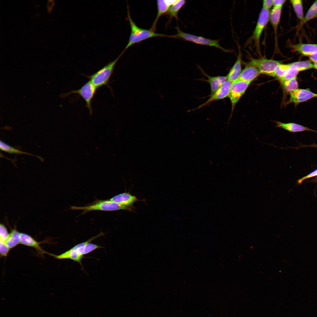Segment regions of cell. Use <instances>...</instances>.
Wrapping results in <instances>:
<instances>
[{"label":"cell","instance_id":"cell-1","mask_svg":"<svg viewBox=\"0 0 317 317\" xmlns=\"http://www.w3.org/2000/svg\"><path fill=\"white\" fill-rule=\"evenodd\" d=\"M104 234L102 232L92 237L86 241L80 243L69 250L59 255H55L50 253L49 255L58 259H70L79 263L83 269V267L81 261L84 256L87 254L97 249L103 248L101 246L91 242L95 239L99 237L103 236Z\"/></svg>","mask_w":317,"mask_h":317},{"label":"cell","instance_id":"cell-2","mask_svg":"<svg viewBox=\"0 0 317 317\" xmlns=\"http://www.w3.org/2000/svg\"><path fill=\"white\" fill-rule=\"evenodd\" d=\"M127 15L131 28V33L128 43L122 51L124 53L127 49L132 45L139 43L149 38L156 37H171V35L156 33L150 29H143L138 26L133 21L131 17L128 6Z\"/></svg>","mask_w":317,"mask_h":317},{"label":"cell","instance_id":"cell-3","mask_svg":"<svg viewBox=\"0 0 317 317\" xmlns=\"http://www.w3.org/2000/svg\"><path fill=\"white\" fill-rule=\"evenodd\" d=\"M134 207L126 206L117 203L110 200H97L86 206L82 207L72 206L70 208L73 210H82V214L92 210H99L112 211L121 210L132 211Z\"/></svg>","mask_w":317,"mask_h":317},{"label":"cell","instance_id":"cell-4","mask_svg":"<svg viewBox=\"0 0 317 317\" xmlns=\"http://www.w3.org/2000/svg\"><path fill=\"white\" fill-rule=\"evenodd\" d=\"M123 54L122 53L115 60L110 62L93 74L86 76L97 89L104 85L110 88L108 85L109 81L116 63Z\"/></svg>","mask_w":317,"mask_h":317},{"label":"cell","instance_id":"cell-5","mask_svg":"<svg viewBox=\"0 0 317 317\" xmlns=\"http://www.w3.org/2000/svg\"><path fill=\"white\" fill-rule=\"evenodd\" d=\"M269 10L262 8L259 14L258 20L253 33L249 42H253L257 53L261 55L260 39L262 33L269 20Z\"/></svg>","mask_w":317,"mask_h":317},{"label":"cell","instance_id":"cell-6","mask_svg":"<svg viewBox=\"0 0 317 317\" xmlns=\"http://www.w3.org/2000/svg\"><path fill=\"white\" fill-rule=\"evenodd\" d=\"M177 31L176 34L171 35V38H180L188 41L198 44L214 47L221 49L225 52L230 51L222 47L219 44V40H214L206 38L191 34L187 33L181 31L178 26L175 27Z\"/></svg>","mask_w":317,"mask_h":317},{"label":"cell","instance_id":"cell-7","mask_svg":"<svg viewBox=\"0 0 317 317\" xmlns=\"http://www.w3.org/2000/svg\"><path fill=\"white\" fill-rule=\"evenodd\" d=\"M97 88L90 80L86 82L79 89L73 90L62 96L63 97H66L72 94H77L84 99L86 102V106L89 111L90 115L92 112L91 102L95 94Z\"/></svg>","mask_w":317,"mask_h":317},{"label":"cell","instance_id":"cell-8","mask_svg":"<svg viewBox=\"0 0 317 317\" xmlns=\"http://www.w3.org/2000/svg\"><path fill=\"white\" fill-rule=\"evenodd\" d=\"M280 63L279 61L262 57L251 58L248 64L256 67L261 74L272 76L276 68Z\"/></svg>","mask_w":317,"mask_h":317},{"label":"cell","instance_id":"cell-9","mask_svg":"<svg viewBox=\"0 0 317 317\" xmlns=\"http://www.w3.org/2000/svg\"><path fill=\"white\" fill-rule=\"evenodd\" d=\"M250 83L236 80L232 82L228 95L232 104V111L236 103L245 92Z\"/></svg>","mask_w":317,"mask_h":317},{"label":"cell","instance_id":"cell-10","mask_svg":"<svg viewBox=\"0 0 317 317\" xmlns=\"http://www.w3.org/2000/svg\"><path fill=\"white\" fill-rule=\"evenodd\" d=\"M20 244L34 248L38 254L42 257L45 253L49 254V253L44 250L40 246L42 243H50L48 239L38 242L29 235L24 233H20Z\"/></svg>","mask_w":317,"mask_h":317},{"label":"cell","instance_id":"cell-11","mask_svg":"<svg viewBox=\"0 0 317 317\" xmlns=\"http://www.w3.org/2000/svg\"><path fill=\"white\" fill-rule=\"evenodd\" d=\"M232 83V82L227 80L217 90L211 95L210 97L206 102L195 109H200L210 102L228 97Z\"/></svg>","mask_w":317,"mask_h":317},{"label":"cell","instance_id":"cell-12","mask_svg":"<svg viewBox=\"0 0 317 317\" xmlns=\"http://www.w3.org/2000/svg\"><path fill=\"white\" fill-rule=\"evenodd\" d=\"M289 102L295 104L306 101L317 97V94L307 89H297L290 92Z\"/></svg>","mask_w":317,"mask_h":317},{"label":"cell","instance_id":"cell-13","mask_svg":"<svg viewBox=\"0 0 317 317\" xmlns=\"http://www.w3.org/2000/svg\"><path fill=\"white\" fill-rule=\"evenodd\" d=\"M282 8L273 7L270 12L269 20L273 28L275 35V50H279L277 41V29L280 22Z\"/></svg>","mask_w":317,"mask_h":317},{"label":"cell","instance_id":"cell-14","mask_svg":"<svg viewBox=\"0 0 317 317\" xmlns=\"http://www.w3.org/2000/svg\"><path fill=\"white\" fill-rule=\"evenodd\" d=\"M176 0H158L157 1V13L155 19L152 26L150 29L155 31L158 21L162 15L166 14L170 7L173 4Z\"/></svg>","mask_w":317,"mask_h":317},{"label":"cell","instance_id":"cell-15","mask_svg":"<svg viewBox=\"0 0 317 317\" xmlns=\"http://www.w3.org/2000/svg\"><path fill=\"white\" fill-rule=\"evenodd\" d=\"M260 74L256 67L248 64L242 71L237 80L251 83Z\"/></svg>","mask_w":317,"mask_h":317},{"label":"cell","instance_id":"cell-16","mask_svg":"<svg viewBox=\"0 0 317 317\" xmlns=\"http://www.w3.org/2000/svg\"><path fill=\"white\" fill-rule=\"evenodd\" d=\"M117 203L127 206L134 207L133 204L139 200L134 195L129 193L124 192L117 195L109 199Z\"/></svg>","mask_w":317,"mask_h":317},{"label":"cell","instance_id":"cell-17","mask_svg":"<svg viewBox=\"0 0 317 317\" xmlns=\"http://www.w3.org/2000/svg\"><path fill=\"white\" fill-rule=\"evenodd\" d=\"M274 122L276 124V127L281 128L291 132H300L306 131L317 132L316 131L294 123H284L276 121H274Z\"/></svg>","mask_w":317,"mask_h":317},{"label":"cell","instance_id":"cell-18","mask_svg":"<svg viewBox=\"0 0 317 317\" xmlns=\"http://www.w3.org/2000/svg\"><path fill=\"white\" fill-rule=\"evenodd\" d=\"M241 63L242 53L239 48L236 60L227 76V80L232 82L238 78L242 71Z\"/></svg>","mask_w":317,"mask_h":317},{"label":"cell","instance_id":"cell-19","mask_svg":"<svg viewBox=\"0 0 317 317\" xmlns=\"http://www.w3.org/2000/svg\"><path fill=\"white\" fill-rule=\"evenodd\" d=\"M292 47L296 51L303 55L310 56L317 51V44L299 43L293 45Z\"/></svg>","mask_w":317,"mask_h":317},{"label":"cell","instance_id":"cell-20","mask_svg":"<svg viewBox=\"0 0 317 317\" xmlns=\"http://www.w3.org/2000/svg\"><path fill=\"white\" fill-rule=\"evenodd\" d=\"M205 75L208 78L206 81L210 85L211 95L217 90L227 80V76L211 77L206 74Z\"/></svg>","mask_w":317,"mask_h":317},{"label":"cell","instance_id":"cell-21","mask_svg":"<svg viewBox=\"0 0 317 317\" xmlns=\"http://www.w3.org/2000/svg\"><path fill=\"white\" fill-rule=\"evenodd\" d=\"M20 233L16 228L12 229L6 242L8 247L11 249L20 244Z\"/></svg>","mask_w":317,"mask_h":317},{"label":"cell","instance_id":"cell-22","mask_svg":"<svg viewBox=\"0 0 317 317\" xmlns=\"http://www.w3.org/2000/svg\"><path fill=\"white\" fill-rule=\"evenodd\" d=\"M186 3V1L184 0H176V1L170 7L166 14L169 16L170 21L173 18L178 19V12L185 4Z\"/></svg>","mask_w":317,"mask_h":317},{"label":"cell","instance_id":"cell-23","mask_svg":"<svg viewBox=\"0 0 317 317\" xmlns=\"http://www.w3.org/2000/svg\"><path fill=\"white\" fill-rule=\"evenodd\" d=\"M0 149L1 150L5 151L9 153L16 154H27L28 155L36 156L40 159L41 160H42V161L43 160V159L42 158L38 156L33 155L30 154L20 151L16 149H15L14 148L12 147L11 146L8 144H6V143L1 140L0 141Z\"/></svg>","mask_w":317,"mask_h":317},{"label":"cell","instance_id":"cell-24","mask_svg":"<svg viewBox=\"0 0 317 317\" xmlns=\"http://www.w3.org/2000/svg\"><path fill=\"white\" fill-rule=\"evenodd\" d=\"M284 90L287 92H290L297 89L298 84L296 77L292 79L281 81Z\"/></svg>","mask_w":317,"mask_h":317},{"label":"cell","instance_id":"cell-25","mask_svg":"<svg viewBox=\"0 0 317 317\" xmlns=\"http://www.w3.org/2000/svg\"><path fill=\"white\" fill-rule=\"evenodd\" d=\"M290 65V64L280 63L276 68L272 76L280 80L285 75Z\"/></svg>","mask_w":317,"mask_h":317},{"label":"cell","instance_id":"cell-26","mask_svg":"<svg viewBox=\"0 0 317 317\" xmlns=\"http://www.w3.org/2000/svg\"><path fill=\"white\" fill-rule=\"evenodd\" d=\"M291 2L298 18L303 20V11L302 1L300 0H291Z\"/></svg>","mask_w":317,"mask_h":317},{"label":"cell","instance_id":"cell-27","mask_svg":"<svg viewBox=\"0 0 317 317\" xmlns=\"http://www.w3.org/2000/svg\"><path fill=\"white\" fill-rule=\"evenodd\" d=\"M299 72L296 67L293 63H291L285 75L280 80L282 81L296 77Z\"/></svg>","mask_w":317,"mask_h":317},{"label":"cell","instance_id":"cell-28","mask_svg":"<svg viewBox=\"0 0 317 317\" xmlns=\"http://www.w3.org/2000/svg\"><path fill=\"white\" fill-rule=\"evenodd\" d=\"M317 16V0L311 5L308 10L303 21L306 22Z\"/></svg>","mask_w":317,"mask_h":317},{"label":"cell","instance_id":"cell-29","mask_svg":"<svg viewBox=\"0 0 317 317\" xmlns=\"http://www.w3.org/2000/svg\"><path fill=\"white\" fill-rule=\"evenodd\" d=\"M292 63L296 67L299 72L313 68V64L308 61H299Z\"/></svg>","mask_w":317,"mask_h":317},{"label":"cell","instance_id":"cell-30","mask_svg":"<svg viewBox=\"0 0 317 317\" xmlns=\"http://www.w3.org/2000/svg\"><path fill=\"white\" fill-rule=\"evenodd\" d=\"M9 235V233L6 227L3 224H1L0 225V241L6 243Z\"/></svg>","mask_w":317,"mask_h":317},{"label":"cell","instance_id":"cell-31","mask_svg":"<svg viewBox=\"0 0 317 317\" xmlns=\"http://www.w3.org/2000/svg\"><path fill=\"white\" fill-rule=\"evenodd\" d=\"M10 249L8 247L5 242L0 241V254L1 257H7Z\"/></svg>","mask_w":317,"mask_h":317},{"label":"cell","instance_id":"cell-32","mask_svg":"<svg viewBox=\"0 0 317 317\" xmlns=\"http://www.w3.org/2000/svg\"><path fill=\"white\" fill-rule=\"evenodd\" d=\"M315 176H317V169L299 179L298 181V183L299 184L301 183L304 180ZM315 181L317 182V178Z\"/></svg>","mask_w":317,"mask_h":317},{"label":"cell","instance_id":"cell-33","mask_svg":"<svg viewBox=\"0 0 317 317\" xmlns=\"http://www.w3.org/2000/svg\"><path fill=\"white\" fill-rule=\"evenodd\" d=\"M273 6V0H264L263 1V8L269 10Z\"/></svg>","mask_w":317,"mask_h":317},{"label":"cell","instance_id":"cell-34","mask_svg":"<svg viewBox=\"0 0 317 317\" xmlns=\"http://www.w3.org/2000/svg\"><path fill=\"white\" fill-rule=\"evenodd\" d=\"M286 1L285 0H273V7L282 8Z\"/></svg>","mask_w":317,"mask_h":317},{"label":"cell","instance_id":"cell-35","mask_svg":"<svg viewBox=\"0 0 317 317\" xmlns=\"http://www.w3.org/2000/svg\"><path fill=\"white\" fill-rule=\"evenodd\" d=\"M310 59L314 62H317V51L309 56Z\"/></svg>","mask_w":317,"mask_h":317},{"label":"cell","instance_id":"cell-36","mask_svg":"<svg viewBox=\"0 0 317 317\" xmlns=\"http://www.w3.org/2000/svg\"><path fill=\"white\" fill-rule=\"evenodd\" d=\"M315 147V148H317V144H312L311 145H302V146H301L300 147H296V148H302V147Z\"/></svg>","mask_w":317,"mask_h":317},{"label":"cell","instance_id":"cell-37","mask_svg":"<svg viewBox=\"0 0 317 317\" xmlns=\"http://www.w3.org/2000/svg\"><path fill=\"white\" fill-rule=\"evenodd\" d=\"M53 2H52V1H49L48 2V10H50V9H51V8H52V6L53 5Z\"/></svg>","mask_w":317,"mask_h":317},{"label":"cell","instance_id":"cell-38","mask_svg":"<svg viewBox=\"0 0 317 317\" xmlns=\"http://www.w3.org/2000/svg\"><path fill=\"white\" fill-rule=\"evenodd\" d=\"M313 67L317 69V62H314L313 64Z\"/></svg>","mask_w":317,"mask_h":317},{"label":"cell","instance_id":"cell-39","mask_svg":"<svg viewBox=\"0 0 317 317\" xmlns=\"http://www.w3.org/2000/svg\"></svg>","mask_w":317,"mask_h":317}]
</instances>
